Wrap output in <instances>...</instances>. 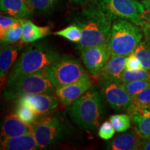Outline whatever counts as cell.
Segmentation results:
<instances>
[{
	"label": "cell",
	"mask_w": 150,
	"mask_h": 150,
	"mask_svg": "<svg viewBox=\"0 0 150 150\" xmlns=\"http://www.w3.org/2000/svg\"><path fill=\"white\" fill-rule=\"evenodd\" d=\"M138 1H140V0H138Z\"/></svg>",
	"instance_id": "8d00e7d4"
},
{
	"label": "cell",
	"mask_w": 150,
	"mask_h": 150,
	"mask_svg": "<svg viewBox=\"0 0 150 150\" xmlns=\"http://www.w3.org/2000/svg\"><path fill=\"white\" fill-rule=\"evenodd\" d=\"M101 93L112 109L130 112L134 101L120 83L116 82H100Z\"/></svg>",
	"instance_id": "9c48e42d"
},
{
	"label": "cell",
	"mask_w": 150,
	"mask_h": 150,
	"mask_svg": "<svg viewBox=\"0 0 150 150\" xmlns=\"http://www.w3.org/2000/svg\"><path fill=\"white\" fill-rule=\"evenodd\" d=\"M27 1H28V0H27Z\"/></svg>",
	"instance_id": "74e56055"
},
{
	"label": "cell",
	"mask_w": 150,
	"mask_h": 150,
	"mask_svg": "<svg viewBox=\"0 0 150 150\" xmlns=\"http://www.w3.org/2000/svg\"><path fill=\"white\" fill-rule=\"evenodd\" d=\"M45 74L55 88L90 77L80 62L70 56H61Z\"/></svg>",
	"instance_id": "8992f818"
},
{
	"label": "cell",
	"mask_w": 150,
	"mask_h": 150,
	"mask_svg": "<svg viewBox=\"0 0 150 150\" xmlns=\"http://www.w3.org/2000/svg\"><path fill=\"white\" fill-rule=\"evenodd\" d=\"M143 36L141 27L127 20L115 19L112 22L107 39L110 54L129 56L134 53Z\"/></svg>",
	"instance_id": "277c9868"
},
{
	"label": "cell",
	"mask_w": 150,
	"mask_h": 150,
	"mask_svg": "<svg viewBox=\"0 0 150 150\" xmlns=\"http://www.w3.org/2000/svg\"><path fill=\"white\" fill-rule=\"evenodd\" d=\"M83 8L73 17V23L80 27L82 37L77 43L81 51L89 47L107 42L113 19L90 0Z\"/></svg>",
	"instance_id": "6da1fadb"
},
{
	"label": "cell",
	"mask_w": 150,
	"mask_h": 150,
	"mask_svg": "<svg viewBox=\"0 0 150 150\" xmlns=\"http://www.w3.org/2000/svg\"><path fill=\"white\" fill-rule=\"evenodd\" d=\"M61 57L57 50L45 43H37L27 47L9 72L7 83L20 76L45 72Z\"/></svg>",
	"instance_id": "7a4b0ae2"
},
{
	"label": "cell",
	"mask_w": 150,
	"mask_h": 150,
	"mask_svg": "<svg viewBox=\"0 0 150 150\" xmlns=\"http://www.w3.org/2000/svg\"><path fill=\"white\" fill-rule=\"evenodd\" d=\"M127 56L111 55L103 67L99 76V82H116L120 83V79L126 69Z\"/></svg>",
	"instance_id": "4fadbf2b"
},
{
	"label": "cell",
	"mask_w": 150,
	"mask_h": 150,
	"mask_svg": "<svg viewBox=\"0 0 150 150\" xmlns=\"http://www.w3.org/2000/svg\"><path fill=\"white\" fill-rule=\"evenodd\" d=\"M93 86L91 77L86 78L76 83L56 88V95L64 106H68L81 97Z\"/></svg>",
	"instance_id": "7c38bea8"
},
{
	"label": "cell",
	"mask_w": 150,
	"mask_h": 150,
	"mask_svg": "<svg viewBox=\"0 0 150 150\" xmlns=\"http://www.w3.org/2000/svg\"><path fill=\"white\" fill-rule=\"evenodd\" d=\"M18 103V106L16 109V114L24 122L31 125L39 117L36 112L29 105L22 102Z\"/></svg>",
	"instance_id": "d4e9b609"
},
{
	"label": "cell",
	"mask_w": 150,
	"mask_h": 150,
	"mask_svg": "<svg viewBox=\"0 0 150 150\" xmlns=\"http://www.w3.org/2000/svg\"><path fill=\"white\" fill-rule=\"evenodd\" d=\"M45 93L54 95L56 88L46 76L45 72L20 76L6 83L3 95L6 100L18 99L24 95Z\"/></svg>",
	"instance_id": "5b68a950"
},
{
	"label": "cell",
	"mask_w": 150,
	"mask_h": 150,
	"mask_svg": "<svg viewBox=\"0 0 150 150\" xmlns=\"http://www.w3.org/2000/svg\"><path fill=\"white\" fill-rule=\"evenodd\" d=\"M81 60L90 74L99 78L102 68L111 56L107 42L97 46L89 47L81 50Z\"/></svg>",
	"instance_id": "30bf717a"
},
{
	"label": "cell",
	"mask_w": 150,
	"mask_h": 150,
	"mask_svg": "<svg viewBox=\"0 0 150 150\" xmlns=\"http://www.w3.org/2000/svg\"><path fill=\"white\" fill-rule=\"evenodd\" d=\"M120 85L131 97L138 95L150 86L148 81H136L121 83Z\"/></svg>",
	"instance_id": "83f0119b"
},
{
	"label": "cell",
	"mask_w": 150,
	"mask_h": 150,
	"mask_svg": "<svg viewBox=\"0 0 150 150\" xmlns=\"http://www.w3.org/2000/svg\"><path fill=\"white\" fill-rule=\"evenodd\" d=\"M61 0H28L33 12L38 14H49L58 8Z\"/></svg>",
	"instance_id": "44dd1931"
},
{
	"label": "cell",
	"mask_w": 150,
	"mask_h": 150,
	"mask_svg": "<svg viewBox=\"0 0 150 150\" xmlns=\"http://www.w3.org/2000/svg\"><path fill=\"white\" fill-rule=\"evenodd\" d=\"M138 134L143 139L150 137V106L134 108L129 112Z\"/></svg>",
	"instance_id": "e0dca14e"
},
{
	"label": "cell",
	"mask_w": 150,
	"mask_h": 150,
	"mask_svg": "<svg viewBox=\"0 0 150 150\" xmlns=\"http://www.w3.org/2000/svg\"><path fill=\"white\" fill-rule=\"evenodd\" d=\"M105 104L102 93L95 88L70 105L67 112L76 125L86 130H95L105 115Z\"/></svg>",
	"instance_id": "3957f363"
},
{
	"label": "cell",
	"mask_w": 150,
	"mask_h": 150,
	"mask_svg": "<svg viewBox=\"0 0 150 150\" xmlns=\"http://www.w3.org/2000/svg\"><path fill=\"white\" fill-rule=\"evenodd\" d=\"M22 35L21 41L25 44L33 43L51 33L50 27H40L26 19H22Z\"/></svg>",
	"instance_id": "ffe728a7"
},
{
	"label": "cell",
	"mask_w": 150,
	"mask_h": 150,
	"mask_svg": "<svg viewBox=\"0 0 150 150\" xmlns=\"http://www.w3.org/2000/svg\"><path fill=\"white\" fill-rule=\"evenodd\" d=\"M31 127L40 149H48L56 145L67 131L64 120L59 114L40 117L31 124Z\"/></svg>",
	"instance_id": "52a82bcc"
},
{
	"label": "cell",
	"mask_w": 150,
	"mask_h": 150,
	"mask_svg": "<svg viewBox=\"0 0 150 150\" xmlns=\"http://www.w3.org/2000/svg\"><path fill=\"white\" fill-rule=\"evenodd\" d=\"M90 0H69L71 4L76 6H83L88 3Z\"/></svg>",
	"instance_id": "d590c367"
},
{
	"label": "cell",
	"mask_w": 150,
	"mask_h": 150,
	"mask_svg": "<svg viewBox=\"0 0 150 150\" xmlns=\"http://www.w3.org/2000/svg\"><path fill=\"white\" fill-rule=\"evenodd\" d=\"M17 20L16 18L11 16H6L1 15L0 16V39L3 40L6 36V34L11 27Z\"/></svg>",
	"instance_id": "4dcf8cb0"
},
{
	"label": "cell",
	"mask_w": 150,
	"mask_h": 150,
	"mask_svg": "<svg viewBox=\"0 0 150 150\" xmlns=\"http://www.w3.org/2000/svg\"><path fill=\"white\" fill-rule=\"evenodd\" d=\"M39 149L33 134L1 138V149L3 150H35Z\"/></svg>",
	"instance_id": "2e32d148"
},
{
	"label": "cell",
	"mask_w": 150,
	"mask_h": 150,
	"mask_svg": "<svg viewBox=\"0 0 150 150\" xmlns=\"http://www.w3.org/2000/svg\"><path fill=\"white\" fill-rule=\"evenodd\" d=\"M18 102L29 105L38 117L51 115L59 105L57 97L45 93L22 95L18 99Z\"/></svg>",
	"instance_id": "8fae6325"
},
{
	"label": "cell",
	"mask_w": 150,
	"mask_h": 150,
	"mask_svg": "<svg viewBox=\"0 0 150 150\" xmlns=\"http://www.w3.org/2000/svg\"><path fill=\"white\" fill-rule=\"evenodd\" d=\"M142 29L144 33V38L150 41V22L145 21Z\"/></svg>",
	"instance_id": "836d02e7"
},
{
	"label": "cell",
	"mask_w": 150,
	"mask_h": 150,
	"mask_svg": "<svg viewBox=\"0 0 150 150\" xmlns=\"http://www.w3.org/2000/svg\"><path fill=\"white\" fill-rule=\"evenodd\" d=\"M109 120L116 132L118 133L127 131L131 125V117L127 114H116L111 115Z\"/></svg>",
	"instance_id": "4316f807"
},
{
	"label": "cell",
	"mask_w": 150,
	"mask_h": 150,
	"mask_svg": "<svg viewBox=\"0 0 150 150\" xmlns=\"http://www.w3.org/2000/svg\"><path fill=\"white\" fill-rule=\"evenodd\" d=\"M140 149L143 150H150V137L146 139L142 140Z\"/></svg>",
	"instance_id": "e575fe53"
},
{
	"label": "cell",
	"mask_w": 150,
	"mask_h": 150,
	"mask_svg": "<svg viewBox=\"0 0 150 150\" xmlns=\"http://www.w3.org/2000/svg\"><path fill=\"white\" fill-rule=\"evenodd\" d=\"M99 8L115 19H124L142 27L144 6L138 0H92Z\"/></svg>",
	"instance_id": "ba28073f"
},
{
	"label": "cell",
	"mask_w": 150,
	"mask_h": 150,
	"mask_svg": "<svg viewBox=\"0 0 150 150\" xmlns=\"http://www.w3.org/2000/svg\"><path fill=\"white\" fill-rule=\"evenodd\" d=\"M22 49L21 45H6L1 47L0 52V77L2 83L8 70L18 59L20 52Z\"/></svg>",
	"instance_id": "d6986e66"
},
{
	"label": "cell",
	"mask_w": 150,
	"mask_h": 150,
	"mask_svg": "<svg viewBox=\"0 0 150 150\" xmlns=\"http://www.w3.org/2000/svg\"><path fill=\"white\" fill-rule=\"evenodd\" d=\"M1 12L16 19H25L33 12L27 0H1Z\"/></svg>",
	"instance_id": "ac0fdd59"
},
{
	"label": "cell",
	"mask_w": 150,
	"mask_h": 150,
	"mask_svg": "<svg viewBox=\"0 0 150 150\" xmlns=\"http://www.w3.org/2000/svg\"><path fill=\"white\" fill-rule=\"evenodd\" d=\"M22 35V19H17L13 25L11 27L6 36L3 40H1V44L3 45H12L18 42L21 40Z\"/></svg>",
	"instance_id": "cb8c5ba5"
},
{
	"label": "cell",
	"mask_w": 150,
	"mask_h": 150,
	"mask_svg": "<svg viewBox=\"0 0 150 150\" xmlns=\"http://www.w3.org/2000/svg\"><path fill=\"white\" fill-rule=\"evenodd\" d=\"M142 4L144 6L142 18L145 21L150 22V0H142Z\"/></svg>",
	"instance_id": "d6a6232c"
},
{
	"label": "cell",
	"mask_w": 150,
	"mask_h": 150,
	"mask_svg": "<svg viewBox=\"0 0 150 150\" xmlns=\"http://www.w3.org/2000/svg\"><path fill=\"white\" fill-rule=\"evenodd\" d=\"M132 98L134 101L133 108L150 106V86Z\"/></svg>",
	"instance_id": "f1b7e54d"
},
{
	"label": "cell",
	"mask_w": 150,
	"mask_h": 150,
	"mask_svg": "<svg viewBox=\"0 0 150 150\" xmlns=\"http://www.w3.org/2000/svg\"><path fill=\"white\" fill-rule=\"evenodd\" d=\"M54 35H59L67 39L72 42L79 43L82 37V32L80 27L76 24H71L65 29L54 33Z\"/></svg>",
	"instance_id": "484cf974"
},
{
	"label": "cell",
	"mask_w": 150,
	"mask_h": 150,
	"mask_svg": "<svg viewBox=\"0 0 150 150\" xmlns=\"http://www.w3.org/2000/svg\"><path fill=\"white\" fill-rule=\"evenodd\" d=\"M134 54L141 61L142 67L150 71V41L144 38L134 50Z\"/></svg>",
	"instance_id": "7402d4cb"
},
{
	"label": "cell",
	"mask_w": 150,
	"mask_h": 150,
	"mask_svg": "<svg viewBox=\"0 0 150 150\" xmlns=\"http://www.w3.org/2000/svg\"><path fill=\"white\" fill-rule=\"evenodd\" d=\"M32 134L31 125L25 123L16 114L7 115L1 127V138H11L24 134Z\"/></svg>",
	"instance_id": "5bb4252c"
},
{
	"label": "cell",
	"mask_w": 150,
	"mask_h": 150,
	"mask_svg": "<svg viewBox=\"0 0 150 150\" xmlns=\"http://www.w3.org/2000/svg\"><path fill=\"white\" fill-rule=\"evenodd\" d=\"M142 140L136 129L114 138L108 143L107 149L112 150H136L140 149Z\"/></svg>",
	"instance_id": "9a60e30c"
},
{
	"label": "cell",
	"mask_w": 150,
	"mask_h": 150,
	"mask_svg": "<svg viewBox=\"0 0 150 150\" xmlns=\"http://www.w3.org/2000/svg\"><path fill=\"white\" fill-rule=\"evenodd\" d=\"M136 81H150V71L144 68L136 70H129L125 69L120 79V83Z\"/></svg>",
	"instance_id": "603a6c76"
},
{
	"label": "cell",
	"mask_w": 150,
	"mask_h": 150,
	"mask_svg": "<svg viewBox=\"0 0 150 150\" xmlns=\"http://www.w3.org/2000/svg\"><path fill=\"white\" fill-rule=\"evenodd\" d=\"M142 68H143V67H142L141 61L134 53L127 56L126 63L127 70H136Z\"/></svg>",
	"instance_id": "1f68e13d"
},
{
	"label": "cell",
	"mask_w": 150,
	"mask_h": 150,
	"mask_svg": "<svg viewBox=\"0 0 150 150\" xmlns=\"http://www.w3.org/2000/svg\"><path fill=\"white\" fill-rule=\"evenodd\" d=\"M115 130L110 121H105L99 127L98 136L103 140H108L114 136Z\"/></svg>",
	"instance_id": "f546056e"
}]
</instances>
